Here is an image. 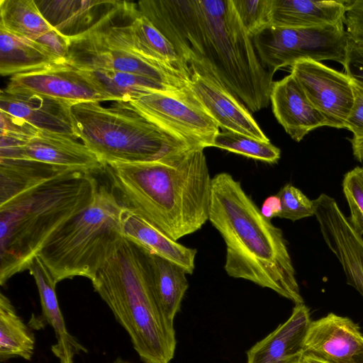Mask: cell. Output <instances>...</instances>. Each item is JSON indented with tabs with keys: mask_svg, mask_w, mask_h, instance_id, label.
<instances>
[{
	"mask_svg": "<svg viewBox=\"0 0 363 363\" xmlns=\"http://www.w3.org/2000/svg\"><path fill=\"white\" fill-rule=\"evenodd\" d=\"M138 10L188 66L212 74L250 112L267 108L273 77L262 65L233 0H150Z\"/></svg>",
	"mask_w": 363,
	"mask_h": 363,
	"instance_id": "obj_1",
	"label": "cell"
},
{
	"mask_svg": "<svg viewBox=\"0 0 363 363\" xmlns=\"http://www.w3.org/2000/svg\"><path fill=\"white\" fill-rule=\"evenodd\" d=\"M203 148L157 160L106 166L113 191L129 211L175 240L208 220L212 178Z\"/></svg>",
	"mask_w": 363,
	"mask_h": 363,
	"instance_id": "obj_2",
	"label": "cell"
},
{
	"mask_svg": "<svg viewBox=\"0 0 363 363\" xmlns=\"http://www.w3.org/2000/svg\"><path fill=\"white\" fill-rule=\"evenodd\" d=\"M208 220L225 244L228 276L269 289L295 305L303 303L282 230L229 173L212 178Z\"/></svg>",
	"mask_w": 363,
	"mask_h": 363,
	"instance_id": "obj_3",
	"label": "cell"
},
{
	"mask_svg": "<svg viewBox=\"0 0 363 363\" xmlns=\"http://www.w3.org/2000/svg\"><path fill=\"white\" fill-rule=\"evenodd\" d=\"M91 173L71 171L0 204V284L28 269L47 241L82 212L98 190Z\"/></svg>",
	"mask_w": 363,
	"mask_h": 363,
	"instance_id": "obj_4",
	"label": "cell"
},
{
	"mask_svg": "<svg viewBox=\"0 0 363 363\" xmlns=\"http://www.w3.org/2000/svg\"><path fill=\"white\" fill-rule=\"evenodd\" d=\"M144 363H169L177 340L174 323L156 298L145 251L123 237L91 281Z\"/></svg>",
	"mask_w": 363,
	"mask_h": 363,
	"instance_id": "obj_5",
	"label": "cell"
},
{
	"mask_svg": "<svg viewBox=\"0 0 363 363\" xmlns=\"http://www.w3.org/2000/svg\"><path fill=\"white\" fill-rule=\"evenodd\" d=\"M77 137L104 166L161 159L193 147L139 112L129 101L109 106L83 101L71 106Z\"/></svg>",
	"mask_w": 363,
	"mask_h": 363,
	"instance_id": "obj_6",
	"label": "cell"
},
{
	"mask_svg": "<svg viewBox=\"0 0 363 363\" xmlns=\"http://www.w3.org/2000/svg\"><path fill=\"white\" fill-rule=\"evenodd\" d=\"M124 209L113 191L100 186L92 202L52 235L38 255L57 283L94 280L124 237Z\"/></svg>",
	"mask_w": 363,
	"mask_h": 363,
	"instance_id": "obj_7",
	"label": "cell"
},
{
	"mask_svg": "<svg viewBox=\"0 0 363 363\" xmlns=\"http://www.w3.org/2000/svg\"><path fill=\"white\" fill-rule=\"evenodd\" d=\"M125 18L123 2L118 1L90 28L69 37L67 64L79 69L145 76L177 90L188 87L190 71L147 58L134 49L125 28Z\"/></svg>",
	"mask_w": 363,
	"mask_h": 363,
	"instance_id": "obj_8",
	"label": "cell"
},
{
	"mask_svg": "<svg viewBox=\"0 0 363 363\" xmlns=\"http://www.w3.org/2000/svg\"><path fill=\"white\" fill-rule=\"evenodd\" d=\"M344 24L308 28L269 25L252 38L257 56L272 77L301 60L344 63L349 35Z\"/></svg>",
	"mask_w": 363,
	"mask_h": 363,
	"instance_id": "obj_9",
	"label": "cell"
},
{
	"mask_svg": "<svg viewBox=\"0 0 363 363\" xmlns=\"http://www.w3.org/2000/svg\"><path fill=\"white\" fill-rule=\"evenodd\" d=\"M139 112L193 147H212L219 127L188 87L153 92L128 101Z\"/></svg>",
	"mask_w": 363,
	"mask_h": 363,
	"instance_id": "obj_10",
	"label": "cell"
},
{
	"mask_svg": "<svg viewBox=\"0 0 363 363\" xmlns=\"http://www.w3.org/2000/svg\"><path fill=\"white\" fill-rule=\"evenodd\" d=\"M291 74L328 126L345 128L354 100L350 79L313 60L296 62L291 66Z\"/></svg>",
	"mask_w": 363,
	"mask_h": 363,
	"instance_id": "obj_11",
	"label": "cell"
},
{
	"mask_svg": "<svg viewBox=\"0 0 363 363\" xmlns=\"http://www.w3.org/2000/svg\"><path fill=\"white\" fill-rule=\"evenodd\" d=\"M313 202L325 242L340 262L347 283L363 297V237L353 229L333 197L321 194Z\"/></svg>",
	"mask_w": 363,
	"mask_h": 363,
	"instance_id": "obj_12",
	"label": "cell"
},
{
	"mask_svg": "<svg viewBox=\"0 0 363 363\" xmlns=\"http://www.w3.org/2000/svg\"><path fill=\"white\" fill-rule=\"evenodd\" d=\"M189 89L223 130L269 141L247 107L204 68L191 65Z\"/></svg>",
	"mask_w": 363,
	"mask_h": 363,
	"instance_id": "obj_13",
	"label": "cell"
},
{
	"mask_svg": "<svg viewBox=\"0 0 363 363\" xmlns=\"http://www.w3.org/2000/svg\"><path fill=\"white\" fill-rule=\"evenodd\" d=\"M5 89L40 94L73 104L111 101L81 69L68 64L15 75Z\"/></svg>",
	"mask_w": 363,
	"mask_h": 363,
	"instance_id": "obj_14",
	"label": "cell"
},
{
	"mask_svg": "<svg viewBox=\"0 0 363 363\" xmlns=\"http://www.w3.org/2000/svg\"><path fill=\"white\" fill-rule=\"evenodd\" d=\"M0 159L38 161L89 173L106 168L97 156L77 138L40 130L22 145L0 154Z\"/></svg>",
	"mask_w": 363,
	"mask_h": 363,
	"instance_id": "obj_15",
	"label": "cell"
},
{
	"mask_svg": "<svg viewBox=\"0 0 363 363\" xmlns=\"http://www.w3.org/2000/svg\"><path fill=\"white\" fill-rule=\"evenodd\" d=\"M362 352L363 334L349 318L330 313L311 322L303 354L330 363H352Z\"/></svg>",
	"mask_w": 363,
	"mask_h": 363,
	"instance_id": "obj_16",
	"label": "cell"
},
{
	"mask_svg": "<svg viewBox=\"0 0 363 363\" xmlns=\"http://www.w3.org/2000/svg\"><path fill=\"white\" fill-rule=\"evenodd\" d=\"M28 270L35 281L42 308L41 315H32L28 325L40 330L49 325L56 340L51 346L52 352L60 363H74L76 356L87 353L88 350L66 326L55 291L57 282L38 255L32 259Z\"/></svg>",
	"mask_w": 363,
	"mask_h": 363,
	"instance_id": "obj_17",
	"label": "cell"
},
{
	"mask_svg": "<svg viewBox=\"0 0 363 363\" xmlns=\"http://www.w3.org/2000/svg\"><path fill=\"white\" fill-rule=\"evenodd\" d=\"M73 104L40 94L1 89L0 111L20 118L40 130L77 139L71 106Z\"/></svg>",
	"mask_w": 363,
	"mask_h": 363,
	"instance_id": "obj_18",
	"label": "cell"
},
{
	"mask_svg": "<svg viewBox=\"0 0 363 363\" xmlns=\"http://www.w3.org/2000/svg\"><path fill=\"white\" fill-rule=\"evenodd\" d=\"M270 102L277 121L296 142L318 128L328 126L325 117L312 105L291 74L273 82Z\"/></svg>",
	"mask_w": 363,
	"mask_h": 363,
	"instance_id": "obj_19",
	"label": "cell"
},
{
	"mask_svg": "<svg viewBox=\"0 0 363 363\" xmlns=\"http://www.w3.org/2000/svg\"><path fill=\"white\" fill-rule=\"evenodd\" d=\"M308 308L296 304L289 318L247 352V363H295L300 360L308 326Z\"/></svg>",
	"mask_w": 363,
	"mask_h": 363,
	"instance_id": "obj_20",
	"label": "cell"
},
{
	"mask_svg": "<svg viewBox=\"0 0 363 363\" xmlns=\"http://www.w3.org/2000/svg\"><path fill=\"white\" fill-rule=\"evenodd\" d=\"M122 229L124 237L145 251L172 262L187 274L193 273L197 252L196 249L180 244L126 208L123 215Z\"/></svg>",
	"mask_w": 363,
	"mask_h": 363,
	"instance_id": "obj_21",
	"label": "cell"
},
{
	"mask_svg": "<svg viewBox=\"0 0 363 363\" xmlns=\"http://www.w3.org/2000/svg\"><path fill=\"white\" fill-rule=\"evenodd\" d=\"M346 1L272 0L271 25L308 28L344 24Z\"/></svg>",
	"mask_w": 363,
	"mask_h": 363,
	"instance_id": "obj_22",
	"label": "cell"
},
{
	"mask_svg": "<svg viewBox=\"0 0 363 363\" xmlns=\"http://www.w3.org/2000/svg\"><path fill=\"white\" fill-rule=\"evenodd\" d=\"M48 23L62 34L72 37L80 34L96 22L118 1H35Z\"/></svg>",
	"mask_w": 363,
	"mask_h": 363,
	"instance_id": "obj_23",
	"label": "cell"
},
{
	"mask_svg": "<svg viewBox=\"0 0 363 363\" xmlns=\"http://www.w3.org/2000/svg\"><path fill=\"white\" fill-rule=\"evenodd\" d=\"M63 64L37 42L0 28V74L15 76Z\"/></svg>",
	"mask_w": 363,
	"mask_h": 363,
	"instance_id": "obj_24",
	"label": "cell"
},
{
	"mask_svg": "<svg viewBox=\"0 0 363 363\" xmlns=\"http://www.w3.org/2000/svg\"><path fill=\"white\" fill-rule=\"evenodd\" d=\"M125 28L134 49L140 55L176 67L190 71L164 34L140 13L135 4L128 12Z\"/></svg>",
	"mask_w": 363,
	"mask_h": 363,
	"instance_id": "obj_25",
	"label": "cell"
},
{
	"mask_svg": "<svg viewBox=\"0 0 363 363\" xmlns=\"http://www.w3.org/2000/svg\"><path fill=\"white\" fill-rule=\"evenodd\" d=\"M71 171L78 170L38 161L0 159V204Z\"/></svg>",
	"mask_w": 363,
	"mask_h": 363,
	"instance_id": "obj_26",
	"label": "cell"
},
{
	"mask_svg": "<svg viewBox=\"0 0 363 363\" xmlns=\"http://www.w3.org/2000/svg\"><path fill=\"white\" fill-rule=\"evenodd\" d=\"M145 252L157 302L164 315L174 323L189 287L187 274L172 262L147 251Z\"/></svg>",
	"mask_w": 363,
	"mask_h": 363,
	"instance_id": "obj_27",
	"label": "cell"
},
{
	"mask_svg": "<svg viewBox=\"0 0 363 363\" xmlns=\"http://www.w3.org/2000/svg\"><path fill=\"white\" fill-rule=\"evenodd\" d=\"M81 70L111 101H128L153 92L178 91L153 79L135 74L114 70Z\"/></svg>",
	"mask_w": 363,
	"mask_h": 363,
	"instance_id": "obj_28",
	"label": "cell"
},
{
	"mask_svg": "<svg viewBox=\"0 0 363 363\" xmlns=\"http://www.w3.org/2000/svg\"><path fill=\"white\" fill-rule=\"evenodd\" d=\"M35 338L31 328L18 315L9 298L0 294V361L21 357L30 361Z\"/></svg>",
	"mask_w": 363,
	"mask_h": 363,
	"instance_id": "obj_29",
	"label": "cell"
},
{
	"mask_svg": "<svg viewBox=\"0 0 363 363\" xmlns=\"http://www.w3.org/2000/svg\"><path fill=\"white\" fill-rule=\"evenodd\" d=\"M0 28L18 37L35 40L54 28L33 0H1Z\"/></svg>",
	"mask_w": 363,
	"mask_h": 363,
	"instance_id": "obj_30",
	"label": "cell"
},
{
	"mask_svg": "<svg viewBox=\"0 0 363 363\" xmlns=\"http://www.w3.org/2000/svg\"><path fill=\"white\" fill-rule=\"evenodd\" d=\"M212 147L268 163L277 162L281 156L279 148L270 141L230 130L220 131L214 138Z\"/></svg>",
	"mask_w": 363,
	"mask_h": 363,
	"instance_id": "obj_31",
	"label": "cell"
},
{
	"mask_svg": "<svg viewBox=\"0 0 363 363\" xmlns=\"http://www.w3.org/2000/svg\"><path fill=\"white\" fill-rule=\"evenodd\" d=\"M233 3L251 38L271 25L272 0H233Z\"/></svg>",
	"mask_w": 363,
	"mask_h": 363,
	"instance_id": "obj_32",
	"label": "cell"
},
{
	"mask_svg": "<svg viewBox=\"0 0 363 363\" xmlns=\"http://www.w3.org/2000/svg\"><path fill=\"white\" fill-rule=\"evenodd\" d=\"M342 191L350 210L348 220L353 229L363 237V174L358 167L345 174Z\"/></svg>",
	"mask_w": 363,
	"mask_h": 363,
	"instance_id": "obj_33",
	"label": "cell"
},
{
	"mask_svg": "<svg viewBox=\"0 0 363 363\" xmlns=\"http://www.w3.org/2000/svg\"><path fill=\"white\" fill-rule=\"evenodd\" d=\"M277 195L280 199L281 205L279 218L296 221L315 215L313 200L309 199L292 184H285Z\"/></svg>",
	"mask_w": 363,
	"mask_h": 363,
	"instance_id": "obj_34",
	"label": "cell"
},
{
	"mask_svg": "<svg viewBox=\"0 0 363 363\" xmlns=\"http://www.w3.org/2000/svg\"><path fill=\"white\" fill-rule=\"evenodd\" d=\"M342 65L350 79L363 84V43L349 36Z\"/></svg>",
	"mask_w": 363,
	"mask_h": 363,
	"instance_id": "obj_35",
	"label": "cell"
},
{
	"mask_svg": "<svg viewBox=\"0 0 363 363\" xmlns=\"http://www.w3.org/2000/svg\"><path fill=\"white\" fill-rule=\"evenodd\" d=\"M350 80L354 100L345 128L352 133L351 140H358L363 139V84Z\"/></svg>",
	"mask_w": 363,
	"mask_h": 363,
	"instance_id": "obj_36",
	"label": "cell"
},
{
	"mask_svg": "<svg viewBox=\"0 0 363 363\" xmlns=\"http://www.w3.org/2000/svg\"><path fill=\"white\" fill-rule=\"evenodd\" d=\"M69 37L53 28L34 41L40 44L61 63L67 64Z\"/></svg>",
	"mask_w": 363,
	"mask_h": 363,
	"instance_id": "obj_37",
	"label": "cell"
},
{
	"mask_svg": "<svg viewBox=\"0 0 363 363\" xmlns=\"http://www.w3.org/2000/svg\"><path fill=\"white\" fill-rule=\"evenodd\" d=\"M39 130L27 121L0 111V134L31 138Z\"/></svg>",
	"mask_w": 363,
	"mask_h": 363,
	"instance_id": "obj_38",
	"label": "cell"
},
{
	"mask_svg": "<svg viewBox=\"0 0 363 363\" xmlns=\"http://www.w3.org/2000/svg\"><path fill=\"white\" fill-rule=\"evenodd\" d=\"M345 24L348 35L363 43V11L350 9L345 15Z\"/></svg>",
	"mask_w": 363,
	"mask_h": 363,
	"instance_id": "obj_39",
	"label": "cell"
},
{
	"mask_svg": "<svg viewBox=\"0 0 363 363\" xmlns=\"http://www.w3.org/2000/svg\"><path fill=\"white\" fill-rule=\"evenodd\" d=\"M281 211L280 199L276 195L268 196L262 203L260 211L267 219L272 220L279 216Z\"/></svg>",
	"mask_w": 363,
	"mask_h": 363,
	"instance_id": "obj_40",
	"label": "cell"
},
{
	"mask_svg": "<svg viewBox=\"0 0 363 363\" xmlns=\"http://www.w3.org/2000/svg\"><path fill=\"white\" fill-rule=\"evenodd\" d=\"M352 152L354 157L361 163H363V139L353 140L350 139Z\"/></svg>",
	"mask_w": 363,
	"mask_h": 363,
	"instance_id": "obj_41",
	"label": "cell"
},
{
	"mask_svg": "<svg viewBox=\"0 0 363 363\" xmlns=\"http://www.w3.org/2000/svg\"><path fill=\"white\" fill-rule=\"evenodd\" d=\"M300 363H330L328 362L324 361L323 359L309 356L306 354H302L300 360Z\"/></svg>",
	"mask_w": 363,
	"mask_h": 363,
	"instance_id": "obj_42",
	"label": "cell"
},
{
	"mask_svg": "<svg viewBox=\"0 0 363 363\" xmlns=\"http://www.w3.org/2000/svg\"><path fill=\"white\" fill-rule=\"evenodd\" d=\"M347 8L363 11V0L346 1Z\"/></svg>",
	"mask_w": 363,
	"mask_h": 363,
	"instance_id": "obj_43",
	"label": "cell"
},
{
	"mask_svg": "<svg viewBox=\"0 0 363 363\" xmlns=\"http://www.w3.org/2000/svg\"><path fill=\"white\" fill-rule=\"evenodd\" d=\"M352 363H363V352L357 356H356Z\"/></svg>",
	"mask_w": 363,
	"mask_h": 363,
	"instance_id": "obj_44",
	"label": "cell"
},
{
	"mask_svg": "<svg viewBox=\"0 0 363 363\" xmlns=\"http://www.w3.org/2000/svg\"><path fill=\"white\" fill-rule=\"evenodd\" d=\"M113 363H131V362L124 360V359H121V357H118L113 362Z\"/></svg>",
	"mask_w": 363,
	"mask_h": 363,
	"instance_id": "obj_45",
	"label": "cell"
},
{
	"mask_svg": "<svg viewBox=\"0 0 363 363\" xmlns=\"http://www.w3.org/2000/svg\"><path fill=\"white\" fill-rule=\"evenodd\" d=\"M360 172L363 174V166L362 167H358Z\"/></svg>",
	"mask_w": 363,
	"mask_h": 363,
	"instance_id": "obj_46",
	"label": "cell"
},
{
	"mask_svg": "<svg viewBox=\"0 0 363 363\" xmlns=\"http://www.w3.org/2000/svg\"><path fill=\"white\" fill-rule=\"evenodd\" d=\"M295 363H300V362H299V361H298V362H295Z\"/></svg>",
	"mask_w": 363,
	"mask_h": 363,
	"instance_id": "obj_47",
	"label": "cell"
}]
</instances>
